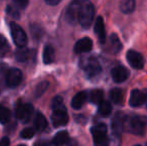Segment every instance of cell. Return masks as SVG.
I'll return each instance as SVG.
<instances>
[{
	"mask_svg": "<svg viewBox=\"0 0 147 146\" xmlns=\"http://www.w3.org/2000/svg\"><path fill=\"white\" fill-rule=\"evenodd\" d=\"M94 6L89 0H82L80 6L79 15H78V22L83 28H88L92 23L94 17Z\"/></svg>",
	"mask_w": 147,
	"mask_h": 146,
	"instance_id": "obj_1",
	"label": "cell"
},
{
	"mask_svg": "<svg viewBox=\"0 0 147 146\" xmlns=\"http://www.w3.org/2000/svg\"><path fill=\"white\" fill-rule=\"evenodd\" d=\"M147 124V118L144 116L126 117L124 120V127L127 131L136 135L143 134Z\"/></svg>",
	"mask_w": 147,
	"mask_h": 146,
	"instance_id": "obj_2",
	"label": "cell"
},
{
	"mask_svg": "<svg viewBox=\"0 0 147 146\" xmlns=\"http://www.w3.org/2000/svg\"><path fill=\"white\" fill-rule=\"evenodd\" d=\"M80 66L84 70L88 78H93L99 75L101 72V65L96 58L89 57V58L82 59L80 62Z\"/></svg>",
	"mask_w": 147,
	"mask_h": 146,
	"instance_id": "obj_3",
	"label": "cell"
},
{
	"mask_svg": "<svg viewBox=\"0 0 147 146\" xmlns=\"http://www.w3.org/2000/svg\"><path fill=\"white\" fill-rule=\"evenodd\" d=\"M95 146H108L109 140L107 137V128L104 124H98L91 129Z\"/></svg>",
	"mask_w": 147,
	"mask_h": 146,
	"instance_id": "obj_4",
	"label": "cell"
},
{
	"mask_svg": "<svg viewBox=\"0 0 147 146\" xmlns=\"http://www.w3.org/2000/svg\"><path fill=\"white\" fill-rule=\"evenodd\" d=\"M10 32H11L14 43L18 47L25 46L26 43H27V36H26V33L24 32V30L18 24L11 22L10 23Z\"/></svg>",
	"mask_w": 147,
	"mask_h": 146,
	"instance_id": "obj_5",
	"label": "cell"
},
{
	"mask_svg": "<svg viewBox=\"0 0 147 146\" xmlns=\"http://www.w3.org/2000/svg\"><path fill=\"white\" fill-rule=\"evenodd\" d=\"M33 113V106L29 103H19L16 105L15 115L23 123L29 121Z\"/></svg>",
	"mask_w": 147,
	"mask_h": 146,
	"instance_id": "obj_6",
	"label": "cell"
},
{
	"mask_svg": "<svg viewBox=\"0 0 147 146\" xmlns=\"http://www.w3.org/2000/svg\"><path fill=\"white\" fill-rule=\"evenodd\" d=\"M22 80V72L17 68H10L5 73V82L8 87H16Z\"/></svg>",
	"mask_w": 147,
	"mask_h": 146,
	"instance_id": "obj_7",
	"label": "cell"
},
{
	"mask_svg": "<svg viewBox=\"0 0 147 146\" xmlns=\"http://www.w3.org/2000/svg\"><path fill=\"white\" fill-rule=\"evenodd\" d=\"M81 3L82 0H73L72 3L69 5L67 11H66V20L69 23L74 24L78 21V15H79Z\"/></svg>",
	"mask_w": 147,
	"mask_h": 146,
	"instance_id": "obj_8",
	"label": "cell"
},
{
	"mask_svg": "<svg viewBox=\"0 0 147 146\" xmlns=\"http://www.w3.org/2000/svg\"><path fill=\"white\" fill-rule=\"evenodd\" d=\"M51 119H52V123L55 127H60L66 125L68 123V114L67 111H66V108L53 110Z\"/></svg>",
	"mask_w": 147,
	"mask_h": 146,
	"instance_id": "obj_9",
	"label": "cell"
},
{
	"mask_svg": "<svg viewBox=\"0 0 147 146\" xmlns=\"http://www.w3.org/2000/svg\"><path fill=\"white\" fill-rule=\"evenodd\" d=\"M126 58L130 65L135 69H141L144 66L143 57L140 53L136 52L134 50H129L126 54Z\"/></svg>",
	"mask_w": 147,
	"mask_h": 146,
	"instance_id": "obj_10",
	"label": "cell"
},
{
	"mask_svg": "<svg viewBox=\"0 0 147 146\" xmlns=\"http://www.w3.org/2000/svg\"><path fill=\"white\" fill-rule=\"evenodd\" d=\"M145 103V92L138 89L132 90L129 98V104L132 107H140Z\"/></svg>",
	"mask_w": 147,
	"mask_h": 146,
	"instance_id": "obj_11",
	"label": "cell"
},
{
	"mask_svg": "<svg viewBox=\"0 0 147 146\" xmlns=\"http://www.w3.org/2000/svg\"><path fill=\"white\" fill-rule=\"evenodd\" d=\"M92 46H93L92 40L90 38H88V37H84V38H81L80 40H78L76 42L75 46H74V51L77 54L89 52L92 49Z\"/></svg>",
	"mask_w": 147,
	"mask_h": 146,
	"instance_id": "obj_12",
	"label": "cell"
},
{
	"mask_svg": "<svg viewBox=\"0 0 147 146\" xmlns=\"http://www.w3.org/2000/svg\"><path fill=\"white\" fill-rule=\"evenodd\" d=\"M94 31H95V33H96L99 42H100L101 44L105 43V41H106V32H105L103 18L101 17V16L97 17L96 22H95V25H94Z\"/></svg>",
	"mask_w": 147,
	"mask_h": 146,
	"instance_id": "obj_13",
	"label": "cell"
},
{
	"mask_svg": "<svg viewBox=\"0 0 147 146\" xmlns=\"http://www.w3.org/2000/svg\"><path fill=\"white\" fill-rule=\"evenodd\" d=\"M111 77L115 82L121 83L128 78V70L123 66H116L111 70Z\"/></svg>",
	"mask_w": 147,
	"mask_h": 146,
	"instance_id": "obj_14",
	"label": "cell"
},
{
	"mask_svg": "<svg viewBox=\"0 0 147 146\" xmlns=\"http://www.w3.org/2000/svg\"><path fill=\"white\" fill-rule=\"evenodd\" d=\"M16 59L19 62H29L35 57V51L28 48H21L15 54Z\"/></svg>",
	"mask_w": 147,
	"mask_h": 146,
	"instance_id": "obj_15",
	"label": "cell"
},
{
	"mask_svg": "<svg viewBox=\"0 0 147 146\" xmlns=\"http://www.w3.org/2000/svg\"><path fill=\"white\" fill-rule=\"evenodd\" d=\"M86 100H87V94H86V92H84V91L78 92V93L72 98V101H71L72 108H74V109H80V108L84 105Z\"/></svg>",
	"mask_w": 147,
	"mask_h": 146,
	"instance_id": "obj_16",
	"label": "cell"
},
{
	"mask_svg": "<svg viewBox=\"0 0 147 146\" xmlns=\"http://www.w3.org/2000/svg\"><path fill=\"white\" fill-rule=\"evenodd\" d=\"M34 127L37 131H43L47 127V121L44 115L40 112H37L34 117Z\"/></svg>",
	"mask_w": 147,
	"mask_h": 146,
	"instance_id": "obj_17",
	"label": "cell"
},
{
	"mask_svg": "<svg viewBox=\"0 0 147 146\" xmlns=\"http://www.w3.org/2000/svg\"><path fill=\"white\" fill-rule=\"evenodd\" d=\"M124 116L122 114H120V112H118V114L113 118L112 120V128H113V133L119 134L122 131V127L124 125Z\"/></svg>",
	"mask_w": 147,
	"mask_h": 146,
	"instance_id": "obj_18",
	"label": "cell"
},
{
	"mask_svg": "<svg viewBox=\"0 0 147 146\" xmlns=\"http://www.w3.org/2000/svg\"><path fill=\"white\" fill-rule=\"evenodd\" d=\"M69 135H68L67 131H60L57 133L53 138V142L55 143L57 146H62L65 145L69 142Z\"/></svg>",
	"mask_w": 147,
	"mask_h": 146,
	"instance_id": "obj_19",
	"label": "cell"
},
{
	"mask_svg": "<svg viewBox=\"0 0 147 146\" xmlns=\"http://www.w3.org/2000/svg\"><path fill=\"white\" fill-rule=\"evenodd\" d=\"M54 49L51 45H46L43 51V62L45 64H50L54 61Z\"/></svg>",
	"mask_w": 147,
	"mask_h": 146,
	"instance_id": "obj_20",
	"label": "cell"
},
{
	"mask_svg": "<svg viewBox=\"0 0 147 146\" xmlns=\"http://www.w3.org/2000/svg\"><path fill=\"white\" fill-rule=\"evenodd\" d=\"M119 7L123 13H130L135 8V0H122Z\"/></svg>",
	"mask_w": 147,
	"mask_h": 146,
	"instance_id": "obj_21",
	"label": "cell"
},
{
	"mask_svg": "<svg viewBox=\"0 0 147 146\" xmlns=\"http://www.w3.org/2000/svg\"><path fill=\"white\" fill-rule=\"evenodd\" d=\"M110 98L114 104H121L123 102V93L119 88H113L110 91Z\"/></svg>",
	"mask_w": 147,
	"mask_h": 146,
	"instance_id": "obj_22",
	"label": "cell"
},
{
	"mask_svg": "<svg viewBox=\"0 0 147 146\" xmlns=\"http://www.w3.org/2000/svg\"><path fill=\"white\" fill-rule=\"evenodd\" d=\"M89 98H90V101L94 104H99L103 101V91L100 89H94L90 92V95H89Z\"/></svg>",
	"mask_w": 147,
	"mask_h": 146,
	"instance_id": "obj_23",
	"label": "cell"
},
{
	"mask_svg": "<svg viewBox=\"0 0 147 146\" xmlns=\"http://www.w3.org/2000/svg\"><path fill=\"white\" fill-rule=\"evenodd\" d=\"M99 114L103 117H107L110 115L111 111H112V107H111L110 103L107 101H102L101 103H99V107H98Z\"/></svg>",
	"mask_w": 147,
	"mask_h": 146,
	"instance_id": "obj_24",
	"label": "cell"
},
{
	"mask_svg": "<svg viewBox=\"0 0 147 146\" xmlns=\"http://www.w3.org/2000/svg\"><path fill=\"white\" fill-rule=\"evenodd\" d=\"M10 119H11V111L8 108L0 105V122L6 124L9 122Z\"/></svg>",
	"mask_w": 147,
	"mask_h": 146,
	"instance_id": "obj_25",
	"label": "cell"
},
{
	"mask_svg": "<svg viewBox=\"0 0 147 146\" xmlns=\"http://www.w3.org/2000/svg\"><path fill=\"white\" fill-rule=\"evenodd\" d=\"M9 44L3 35H0V57H4L9 52Z\"/></svg>",
	"mask_w": 147,
	"mask_h": 146,
	"instance_id": "obj_26",
	"label": "cell"
},
{
	"mask_svg": "<svg viewBox=\"0 0 147 146\" xmlns=\"http://www.w3.org/2000/svg\"><path fill=\"white\" fill-rule=\"evenodd\" d=\"M110 43H111V45H112V48H113V50H114V52H118V51L121 49L122 44L116 34H112V35L110 36Z\"/></svg>",
	"mask_w": 147,
	"mask_h": 146,
	"instance_id": "obj_27",
	"label": "cell"
},
{
	"mask_svg": "<svg viewBox=\"0 0 147 146\" xmlns=\"http://www.w3.org/2000/svg\"><path fill=\"white\" fill-rule=\"evenodd\" d=\"M48 85L49 84L47 81H43V82H41V83H39L38 85H37L36 89H35V97H39V96L42 95V94L46 91L47 88H48Z\"/></svg>",
	"mask_w": 147,
	"mask_h": 146,
	"instance_id": "obj_28",
	"label": "cell"
},
{
	"mask_svg": "<svg viewBox=\"0 0 147 146\" xmlns=\"http://www.w3.org/2000/svg\"><path fill=\"white\" fill-rule=\"evenodd\" d=\"M62 108H65V106L63 104V99L60 96H56L52 100V109L57 110V109H62Z\"/></svg>",
	"mask_w": 147,
	"mask_h": 146,
	"instance_id": "obj_29",
	"label": "cell"
},
{
	"mask_svg": "<svg viewBox=\"0 0 147 146\" xmlns=\"http://www.w3.org/2000/svg\"><path fill=\"white\" fill-rule=\"evenodd\" d=\"M34 134H35L34 129L28 127V128H25L21 132V137H22V138H24V139H31L33 136H34Z\"/></svg>",
	"mask_w": 147,
	"mask_h": 146,
	"instance_id": "obj_30",
	"label": "cell"
},
{
	"mask_svg": "<svg viewBox=\"0 0 147 146\" xmlns=\"http://www.w3.org/2000/svg\"><path fill=\"white\" fill-rule=\"evenodd\" d=\"M6 11H7L8 15H10L11 17L16 18V19H18V18H19V12H18V10L16 9V7H14V6L8 5Z\"/></svg>",
	"mask_w": 147,
	"mask_h": 146,
	"instance_id": "obj_31",
	"label": "cell"
},
{
	"mask_svg": "<svg viewBox=\"0 0 147 146\" xmlns=\"http://www.w3.org/2000/svg\"><path fill=\"white\" fill-rule=\"evenodd\" d=\"M29 0H13V3L15 4L16 7H18L19 9H24L26 8V6L28 5Z\"/></svg>",
	"mask_w": 147,
	"mask_h": 146,
	"instance_id": "obj_32",
	"label": "cell"
},
{
	"mask_svg": "<svg viewBox=\"0 0 147 146\" xmlns=\"http://www.w3.org/2000/svg\"><path fill=\"white\" fill-rule=\"evenodd\" d=\"M35 146H57L54 142H50V141H46V140H41L38 142L35 143Z\"/></svg>",
	"mask_w": 147,
	"mask_h": 146,
	"instance_id": "obj_33",
	"label": "cell"
},
{
	"mask_svg": "<svg viewBox=\"0 0 147 146\" xmlns=\"http://www.w3.org/2000/svg\"><path fill=\"white\" fill-rule=\"evenodd\" d=\"M10 140L8 137H2L1 140H0V146H9Z\"/></svg>",
	"mask_w": 147,
	"mask_h": 146,
	"instance_id": "obj_34",
	"label": "cell"
},
{
	"mask_svg": "<svg viewBox=\"0 0 147 146\" xmlns=\"http://www.w3.org/2000/svg\"><path fill=\"white\" fill-rule=\"evenodd\" d=\"M60 1H61V0H45V2H46L48 5H57Z\"/></svg>",
	"mask_w": 147,
	"mask_h": 146,
	"instance_id": "obj_35",
	"label": "cell"
},
{
	"mask_svg": "<svg viewBox=\"0 0 147 146\" xmlns=\"http://www.w3.org/2000/svg\"><path fill=\"white\" fill-rule=\"evenodd\" d=\"M8 71V68L5 64H0V74L6 73Z\"/></svg>",
	"mask_w": 147,
	"mask_h": 146,
	"instance_id": "obj_36",
	"label": "cell"
},
{
	"mask_svg": "<svg viewBox=\"0 0 147 146\" xmlns=\"http://www.w3.org/2000/svg\"><path fill=\"white\" fill-rule=\"evenodd\" d=\"M67 146H76V142L73 140H70L69 142L67 143Z\"/></svg>",
	"mask_w": 147,
	"mask_h": 146,
	"instance_id": "obj_37",
	"label": "cell"
},
{
	"mask_svg": "<svg viewBox=\"0 0 147 146\" xmlns=\"http://www.w3.org/2000/svg\"><path fill=\"white\" fill-rule=\"evenodd\" d=\"M145 103H146V105H147V90H145Z\"/></svg>",
	"mask_w": 147,
	"mask_h": 146,
	"instance_id": "obj_38",
	"label": "cell"
},
{
	"mask_svg": "<svg viewBox=\"0 0 147 146\" xmlns=\"http://www.w3.org/2000/svg\"><path fill=\"white\" fill-rule=\"evenodd\" d=\"M18 146H26V145H22V144H21V145H18Z\"/></svg>",
	"mask_w": 147,
	"mask_h": 146,
	"instance_id": "obj_39",
	"label": "cell"
},
{
	"mask_svg": "<svg viewBox=\"0 0 147 146\" xmlns=\"http://www.w3.org/2000/svg\"><path fill=\"white\" fill-rule=\"evenodd\" d=\"M135 146H140V145H135Z\"/></svg>",
	"mask_w": 147,
	"mask_h": 146,
	"instance_id": "obj_40",
	"label": "cell"
}]
</instances>
